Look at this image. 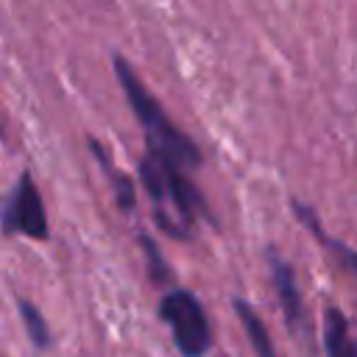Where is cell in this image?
<instances>
[{"instance_id":"obj_1","label":"cell","mask_w":357,"mask_h":357,"mask_svg":"<svg viewBox=\"0 0 357 357\" xmlns=\"http://www.w3.org/2000/svg\"><path fill=\"white\" fill-rule=\"evenodd\" d=\"M139 181L153 201L156 226L170 237L187 240L195 229L198 215H206L204 195L192 184L190 170L145 148L139 159Z\"/></svg>"},{"instance_id":"obj_2","label":"cell","mask_w":357,"mask_h":357,"mask_svg":"<svg viewBox=\"0 0 357 357\" xmlns=\"http://www.w3.org/2000/svg\"><path fill=\"white\" fill-rule=\"evenodd\" d=\"M114 73L120 78V86L128 98V106L131 112L137 114V120L142 123V131H145V142H148V151H156L162 156H167L170 162L192 170L198 167L201 162V153L195 148V142L173 126V120L165 114L162 103L148 92V86L139 81L137 70L123 59V56H114Z\"/></svg>"},{"instance_id":"obj_3","label":"cell","mask_w":357,"mask_h":357,"mask_svg":"<svg viewBox=\"0 0 357 357\" xmlns=\"http://www.w3.org/2000/svg\"><path fill=\"white\" fill-rule=\"evenodd\" d=\"M159 318L170 326L173 343L181 357H204L212 346V326L209 318L195 298V293L176 287L162 296L159 301Z\"/></svg>"},{"instance_id":"obj_4","label":"cell","mask_w":357,"mask_h":357,"mask_svg":"<svg viewBox=\"0 0 357 357\" xmlns=\"http://www.w3.org/2000/svg\"><path fill=\"white\" fill-rule=\"evenodd\" d=\"M3 231L11 234H25L31 240H47L50 237V226H47V215H45V204L42 195L33 184L31 173H22L14 184V190L6 198V212H3Z\"/></svg>"},{"instance_id":"obj_5","label":"cell","mask_w":357,"mask_h":357,"mask_svg":"<svg viewBox=\"0 0 357 357\" xmlns=\"http://www.w3.org/2000/svg\"><path fill=\"white\" fill-rule=\"evenodd\" d=\"M268 268H271V282L279 298V307L284 312V321L293 332H304L307 329V315H304V301H301V290L296 282V271L287 259L279 257L276 248L268 251Z\"/></svg>"},{"instance_id":"obj_6","label":"cell","mask_w":357,"mask_h":357,"mask_svg":"<svg viewBox=\"0 0 357 357\" xmlns=\"http://www.w3.org/2000/svg\"><path fill=\"white\" fill-rule=\"evenodd\" d=\"M324 349L326 357H357V340L349 332V321L337 307L324 312Z\"/></svg>"},{"instance_id":"obj_7","label":"cell","mask_w":357,"mask_h":357,"mask_svg":"<svg viewBox=\"0 0 357 357\" xmlns=\"http://www.w3.org/2000/svg\"><path fill=\"white\" fill-rule=\"evenodd\" d=\"M89 151L95 153V159H98V165L103 167V173H106V178L112 181V190H114V201H117V206L123 209V212H131L134 206H137V195H134V181L123 173V170H117V165L109 159V153L103 151V145L98 142V139H89Z\"/></svg>"},{"instance_id":"obj_8","label":"cell","mask_w":357,"mask_h":357,"mask_svg":"<svg viewBox=\"0 0 357 357\" xmlns=\"http://www.w3.org/2000/svg\"><path fill=\"white\" fill-rule=\"evenodd\" d=\"M234 312H237V318H240V324L245 329V337H248L254 354L257 357H279L276 349H273V340H271V335H268V329L262 324V318L257 315V310L245 298H234Z\"/></svg>"},{"instance_id":"obj_9","label":"cell","mask_w":357,"mask_h":357,"mask_svg":"<svg viewBox=\"0 0 357 357\" xmlns=\"http://www.w3.org/2000/svg\"><path fill=\"white\" fill-rule=\"evenodd\" d=\"M293 209H296V215H298V220L310 229V234H315V240L321 243V245H326L354 276H357V254L349 248V245H343L340 240H335V237H329L326 231H324V226H321V220L315 218V212L310 209V206H304V204H298V201H293Z\"/></svg>"},{"instance_id":"obj_10","label":"cell","mask_w":357,"mask_h":357,"mask_svg":"<svg viewBox=\"0 0 357 357\" xmlns=\"http://www.w3.org/2000/svg\"><path fill=\"white\" fill-rule=\"evenodd\" d=\"M17 307H20V315H22V324H25V332H28L31 343H33L36 349H47V346H50V329H47L45 315L39 312V307L31 304L28 298H20Z\"/></svg>"},{"instance_id":"obj_11","label":"cell","mask_w":357,"mask_h":357,"mask_svg":"<svg viewBox=\"0 0 357 357\" xmlns=\"http://www.w3.org/2000/svg\"><path fill=\"white\" fill-rule=\"evenodd\" d=\"M139 245H142V251H145V262H148V276H151V282H159V284H165V282H170V265L165 262V257H162V251H159V245L153 243V237L151 234H139Z\"/></svg>"}]
</instances>
